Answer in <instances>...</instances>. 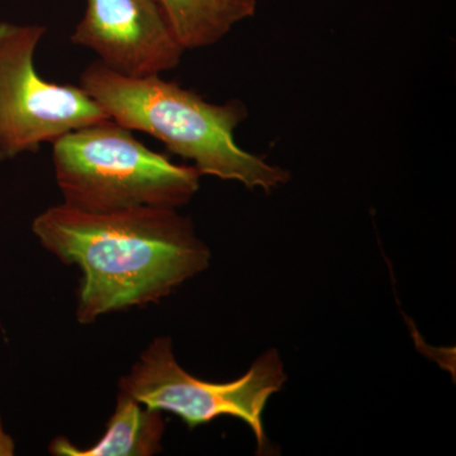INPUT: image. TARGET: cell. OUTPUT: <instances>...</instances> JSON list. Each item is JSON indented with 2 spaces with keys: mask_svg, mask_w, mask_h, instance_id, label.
Segmentation results:
<instances>
[{
  "mask_svg": "<svg viewBox=\"0 0 456 456\" xmlns=\"http://www.w3.org/2000/svg\"><path fill=\"white\" fill-rule=\"evenodd\" d=\"M70 41L97 53L110 70L130 77L173 70L184 53L158 0H86Z\"/></svg>",
  "mask_w": 456,
  "mask_h": 456,
  "instance_id": "6",
  "label": "cell"
},
{
  "mask_svg": "<svg viewBox=\"0 0 456 456\" xmlns=\"http://www.w3.org/2000/svg\"><path fill=\"white\" fill-rule=\"evenodd\" d=\"M79 86L112 121L161 141L171 154L191 161L200 175L266 193L290 180L289 171L237 145L233 134L248 116L237 99L211 103L160 75L123 77L98 60L84 69Z\"/></svg>",
  "mask_w": 456,
  "mask_h": 456,
  "instance_id": "2",
  "label": "cell"
},
{
  "mask_svg": "<svg viewBox=\"0 0 456 456\" xmlns=\"http://www.w3.org/2000/svg\"><path fill=\"white\" fill-rule=\"evenodd\" d=\"M53 164L64 204L86 212L139 207L178 209L200 191L194 167L171 163L131 130L107 119L53 142Z\"/></svg>",
  "mask_w": 456,
  "mask_h": 456,
  "instance_id": "3",
  "label": "cell"
},
{
  "mask_svg": "<svg viewBox=\"0 0 456 456\" xmlns=\"http://www.w3.org/2000/svg\"><path fill=\"white\" fill-rule=\"evenodd\" d=\"M14 450H16L14 441L5 432L2 419H0V456L14 455Z\"/></svg>",
  "mask_w": 456,
  "mask_h": 456,
  "instance_id": "9",
  "label": "cell"
},
{
  "mask_svg": "<svg viewBox=\"0 0 456 456\" xmlns=\"http://www.w3.org/2000/svg\"><path fill=\"white\" fill-rule=\"evenodd\" d=\"M42 25L0 22V161L40 151L69 132L110 119L82 86L47 82L35 55Z\"/></svg>",
  "mask_w": 456,
  "mask_h": 456,
  "instance_id": "5",
  "label": "cell"
},
{
  "mask_svg": "<svg viewBox=\"0 0 456 456\" xmlns=\"http://www.w3.org/2000/svg\"><path fill=\"white\" fill-rule=\"evenodd\" d=\"M180 46L203 49L256 13L257 0H158Z\"/></svg>",
  "mask_w": 456,
  "mask_h": 456,
  "instance_id": "8",
  "label": "cell"
},
{
  "mask_svg": "<svg viewBox=\"0 0 456 456\" xmlns=\"http://www.w3.org/2000/svg\"><path fill=\"white\" fill-rule=\"evenodd\" d=\"M165 421L161 411L143 406L119 392L106 431L93 446L77 448L65 437L51 443L57 456H151L163 452Z\"/></svg>",
  "mask_w": 456,
  "mask_h": 456,
  "instance_id": "7",
  "label": "cell"
},
{
  "mask_svg": "<svg viewBox=\"0 0 456 456\" xmlns=\"http://www.w3.org/2000/svg\"><path fill=\"white\" fill-rule=\"evenodd\" d=\"M45 250L82 272L77 321L151 305L211 263V251L178 209L86 212L57 204L32 222Z\"/></svg>",
  "mask_w": 456,
  "mask_h": 456,
  "instance_id": "1",
  "label": "cell"
},
{
  "mask_svg": "<svg viewBox=\"0 0 456 456\" xmlns=\"http://www.w3.org/2000/svg\"><path fill=\"white\" fill-rule=\"evenodd\" d=\"M288 377L278 350H266L232 382L198 379L180 367L167 336L156 338L119 382V392L143 406L174 413L189 428L230 416L253 430L260 452L266 446L263 413Z\"/></svg>",
  "mask_w": 456,
  "mask_h": 456,
  "instance_id": "4",
  "label": "cell"
}]
</instances>
